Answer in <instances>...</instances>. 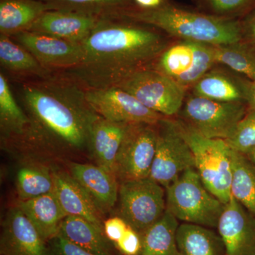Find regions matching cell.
<instances>
[{
    "label": "cell",
    "mask_w": 255,
    "mask_h": 255,
    "mask_svg": "<svg viewBox=\"0 0 255 255\" xmlns=\"http://www.w3.org/2000/svg\"><path fill=\"white\" fill-rule=\"evenodd\" d=\"M104 18L98 15L80 11L48 10L26 31L81 43Z\"/></svg>",
    "instance_id": "15"
},
{
    "label": "cell",
    "mask_w": 255,
    "mask_h": 255,
    "mask_svg": "<svg viewBox=\"0 0 255 255\" xmlns=\"http://www.w3.org/2000/svg\"><path fill=\"white\" fill-rule=\"evenodd\" d=\"M117 207V215L142 235L165 213V189L150 177L119 182Z\"/></svg>",
    "instance_id": "6"
},
{
    "label": "cell",
    "mask_w": 255,
    "mask_h": 255,
    "mask_svg": "<svg viewBox=\"0 0 255 255\" xmlns=\"http://www.w3.org/2000/svg\"><path fill=\"white\" fill-rule=\"evenodd\" d=\"M216 63L214 46L181 41L162 52L155 69L187 89L194 86Z\"/></svg>",
    "instance_id": "11"
},
{
    "label": "cell",
    "mask_w": 255,
    "mask_h": 255,
    "mask_svg": "<svg viewBox=\"0 0 255 255\" xmlns=\"http://www.w3.org/2000/svg\"><path fill=\"white\" fill-rule=\"evenodd\" d=\"M241 27L242 41L255 49V9L247 14L241 22Z\"/></svg>",
    "instance_id": "37"
},
{
    "label": "cell",
    "mask_w": 255,
    "mask_h": 255,
    "mask_svg": "<svg viewBox=\"0 0 255 255\" xmlns=\"http://www.w3.org/2000/svg\"><path fill=\"white\" fill-rule=\"evenodd\" d=\"M209 14L219 17L236 18L255 9V0H197Z\"/></svg>",
    "instance_id": "33"
},
{
    "label": "cell",
    "mask_w": 255,
    "mask_h": 255,
    "mask_svg": "<svg viewBox=\"0 0 255 255\" xmlns=\"http://www.w3.org/2000/svg\"><path fill=\"white\" fill-rule=\"evenodd\" d=\"M15 187L18 200L25 201L54 191L53 169L37 162L25 161L15 173Z\"/></svg>",
    "instance_id": "24"
},
{
    "label": "cell",
    "mask_w": 255,
    "mask_h": 255,
    "mask_svg": "<svg viewBox=\"0 0 255 255\" xmlns=\"http://www.w3.org/2000/svg\"><path fill=\"white\" fill-rule=\"evenodd\" d=\"M67 167L69 174L86 191L103 216L111 214L118 202L117 177L97 164L69 162Z\"/></svg>",
    "instance_id": "17"
},
{
    "label": "cell",
    "mask_w": 255,
    "mask_h": 255,
    "mask_svg": "<svg viewBox=\"0 0 255 255\" xmlns=\"http://www.w3.org/2000/svg\"><path fill=\"white\" fill-rule=\"evenodd\" d=\"M105 18L81 42V63L61 72L64 78L85 90L117 87L141 69L149 68L167 48V41L154 29Z\"/></svg>",
    "instance_id": "2"
},
{
    "label": "cell",
    "mask_w": 255,
    "mask_h": 255,
    "mask_svg": "<svg viewBox=\"0 0 255 255\" xmlns=\"http://www.w3.org/2000/svg\"><path fill=\"white\" fill-rule=\"evenodd\" d=\"M53 9L68 10L98 15L104 18H119L132 7L133 0H40Z\"/></svg>",
    "instance_id": "30"
},
{
    "label": "cell",
    "mask_w": 255,
    "mask_h": 255,
    "mask_svg": "<svg viewBox=\"0 0 255 255\" xmlns=\"http://www.w3.org/2000/svg\"><path fill=\"white\" fill-rule=\"evenodd\" d=\"M87 100L100 117L112 122L157 125L165 118L142 105L136 98L118 87L85 90Z\"/></svg>",
    "instance_id": "12"
},
{
    "label": "cell",
    "mask_w": 255,
    "mask_h": 255,
    "mask_svg": "<svg viewBox=\"0 0 255 255\" xmlns=\"http://www.w3.org/2000/svg\"><path fill=\"white\" fill-rule=\"evenodd\" d=\"M179 221L166 211L163 216L141 235L138 255H179L177 243Z\"/></svg>",
    "instance_id": "26"
},
{
    "label": "cell",
    "mask_w": 255,
    "mask_h": 255,
    "mask_svg": "<svg viewBox=\"0 0 255 255\" xmlns=\"http://www.w3.org/2000/svg\"><path fill=\"white\" fill-rule=\"evenodd\" d=\"M16 205L46 243L59 233L62 222L68 216L54 192L28 200H18Z\"/></svg>",
    "instance_id": "20"
},
{
    "label": "cell",
    "mask_w": 255,
    "mask_h": 255,
    "mask_svg": "<svg viewBox=\"0 0 255 255\" xmlns=\"http://www.w3.org/2000/svg\"><path fill=\"white\" fill-rule=\"evenodd\" d=\"M129 225L121 216H110L104 221V232L110 242L118 243L127 232Z\"/></svg>",
    "instance_id": "35"
},
{
    "label": "cell",
    "mask_w": 255,
    "mask_h": 255,
    "mask_svg": "<svg viewBox=\"0 0 255 255\" xmlns=\"http://www.w3.org/2000/svg\"><path fill=\"white\" fill-rule=\"evenodd\" d=\"M247 107L243 102H220L193 95L183 105V122L208 138L227 140L248 113Z\"/></svg>",
    "instance_id": "8"
},
{
    "label": "cell",
    "mask_w": 255,
    "mask_h": 255,
    "mask_svg": "<svg viewBox=\"0 0 255 255\" xmlns=\"http://www.w3.org/2000/svg\"><path fill=\"white\" fill-rule=\"evenodd\" d=\"M226 140L232 150L244 155L255 149V110L248 111Z\"/></svg>",
    "instance_id": "32"
},
{
    "label": "cell",
    "mask_w": 255,
    "mask_h": 255,
    "mask_svg": "<svg viewBox=\"0 0 255 255\" xmlns=\"http://www.w3.org/2000/svg\"><path fill=\"white\" fill-rule=\"evenodd\" d=\"M52 9L40 0H0V33L9 36L26 31L42 14Z\"/></svg>",
    "instance_id": "21"
},
{
    "label": "cell",
    "mask_w": 255,
    "mask_h": 255,
    "mask_svg": "<svg viewBox=\"0 0 255 255\" xmlns=\"http://www.w3.org/2000/svg\"><path fill=\"white\" fill-rule=\"evenodd\" d=\"M179 255H225L224 243L212 228L182 223L177 231Z\"/></svg>",
    "instance_id": "22"
},
{
    "label": "cell",
    "mask_w": 255,
    "mask_h": 255,
    "mask_svg": "<svg viewBox=\"0 0 255 255\" xmlns=\"http://www.w3.org/2000/svg\"><path fill=\"white\" fill-rule=\"evenodd\" d=\"M157 128V146L149 177L165 189L183 172L195 168V161L175 121L165 117Z\"/></svg>",
    "instance_id": "9"
},
{
    "label": "cell",
    "mask_w": 255,
    "mask_h": 255,
    "mask_svg": "<svg viewBox=\"0 0 255 255\" xmlns=\"http://www.w3.org/2000/svg\"><path fill=\"white\" fill-rule=\"evenodd\" d=\"M157 125H128L116 161L119 182L150 177L157 146Z\"/></svg>",
    "instance_id": "10"
},
{
    "label": "cell",
    "mask_w": 255,
    "mask_h": 255,
    "mask_svg": "<svg viewBox=\"0 0 255 255\" xmlns=\"http://www.w3.org/2000/svg\"><path fill=\"white\" fill-rule=\"evenodd\" d=\"M245 80H236L226 74L209 71L193 86L197 97L220 102H245Z\"/></svg>",
    "instance_id": "27"
},
{
    "label": "cell",
    "mask_w": 255,
    "mask_h": 255,
    "mask_svg": "<svg viewBox=\"0 0 255 255\" xmlns=\"http://www.w3.org/2000/svg\"><path fill=\"white\" fill-rule=\"evenodd\" d=\"M165 194L166 211L178 221L217 228L226 204L208 190L196 168L183 172Z\"/></svg>",
    "instance_id": "4"
},
{
    "label": "cell",
    "mask_w": 255,
    "mask_h": 255,
    "mask_svg": "<svg viewBox=\"0 0 255 255\" xmlns=\"http://www.w3.org/2000/svg\"><path fill=\"white\" fill-rule=\"evenodd\" d=\"M22 100L30 124L21 143L58 156L88 153L92 128L101 117L83 87L66 78L49 79L24 85Z\"/></svg>",
    "instance_id": "1"
},
{
    "label": "cell",
    "mask_w": 255,
    "mask_h": 255,
    "mask_svg": "<svg viewBox=\"0 0 255 255\" xmlns=\"http://www.w3.org/2000/svg\"><path fill=\"white\" fill-rule=\"evenodd\" d=\"M117 87L165 117L179 113L185 102V87L155 68L137 70Z\"/></svg>",
    "instance_id": "7"
},
{
    "label": "cell",
    "mask_w": 255,
    "mask_h": 255,
    "mask_svg": "<svg viewBox=\"0 0 255 255\" xmlns=\"http://www.w3.org/2000/svg\"><path fill=\"white\" fill-rule=\"evenodd\" d=\"M60 234L84 249L97 255H112L110 241L105 232L87 220L68 216L60 228Z\"/></svg>",
    "instance_id": "25"
},
{
    "label": "cell",
    "mask_w": 255,
    "mask_h": 255,
    "mask_svg": "<svg viewBox=\"0 0 255 255\" xmlns=\"http://www.w3.org/2000/svg\"><path fill=\"white\" fill-rule=\"evenodd\" d=\"M121 18L158 28L182 41L217 46L243 40L241 22L236 18L189 11L169 4L150 9L132 6Z\"/></svg>",
    "instance_id": "3"
},
{
    "label": "cell",
    "mask_w": 255,
    "mask_h": 255,
    "mask_svg": "<svg viewBox=\"0 0 255 255\" xmlns=\"http://www.w3.org/2000/svg\"><path fill=\"white\" fill-rule=\"evenodd\" d=\"M1 255H51L47 243L17 205L5 215L0 238Z\"/></svg>",
    "instance_id": "14"
},
{
    "label": "cell",
    "mask_w": 255,
    "mask_h": 255,
    "mask_svg": "<svg viewBox=\"0 0 255 255\" xmlns=\"http://www.w3.org/2000/svg\"><path fill=\"white\" fill-rule=\"evenodd\" d=\"M128 124L110 122L101 117L90 134L89 155L96 164L114 176L117 155Z\"/></svg>",
    "instance_id": "19"
},
{
    "label": "cell",
    "mask_w": 255,
    "mask_h": 255,
    "mask_svg": "<svg viewBox=\"0 0 255 255\" xmlns=\"http://www.w3.org/2000/svg\"><path fill=\"white\" fill-rule=\"evenodd\" d=\"M116 245L124 255H138L141 250V235L129 226L123 238Z\"/></svg>",
    "instance_id": "36"
},
{
    "label": "cell",
    "mask_w": 255,
    "mask_h": 255,
    "mask_svg": "<svg viewBox=\"0 0 255 255\" xmlns=\"http://www.w3.org/2000/svg\"><path fill=\"white\" fill-rule=\"evenodd\" d=\"M14 36L47 70L74 68L83 59L81 43L27 31L18 32Z\"/></svg>",
    "instance_id": "13"
},
{
    "label": "cell",
    "mask_w": 255,
    "mask_h": 255,
    "mask_svg": "<svg viewBox=\"0 0 255 255\" xmlns=\"http://www.w3.org/2000/svg\"><path fill=\"white\" fill-rule=\"evenodd\" d=\"M216 63L222 64L255 81V50L244 42L214 46Z\"/></svg>",
    "instance_id": "31"
},
{
    "label": "cell",
    "mask_w": 255,
    "mask_h": 255,
    "mask_svg": "<svg viewBox=\"0 0 255 255\" xmlns=\"http://www.w3.org/2000/svg\"><path fill=\"white\" fill-rule=\"evenodd\" d=\"M231 196L255 216V165L244 154L232 150Z\"/></svg>",
    "instance_id": "28"
},
{
    "label": "cell",
    "mask_w": 255,
    "mask_h": 255,
    "mask_svg": "<svg viewBox=\"0 0 255 255\" xmlns=\"http://www.w3.org/2000/svg\"><path fill=\"white\" fill-rule=\"evenodd\" d=\"M48 243L51 255H97L68 241L60 233Z\"/></svg>",
    "instance_id": "34"
},
{
    "label": "cell",
    "mask_w": 255,
    "mask_h": 255,
    "mask_svg": "<svg viewBox=\"0 0 255 255\" xmlns=\"http://www.w3.org/2000/svg\"><path fill=\"white\" fill-rule=\"evenodd\" d=\"M245 102L249 110H255V81L245 80Z\"/></svg>",
    "instance_id": "38"
},
{
    "label": "cell",
    "mask_w": 255,
    "mask_h": 255,
    "mask_svg": "<svg viewBox=\"0 0 255 255\" xmlns=\"http://www.w3.org/2000/svg\"><path fill=\"white\" fill-rule=\"evenodd\" d=\"M53 169L54 192L68 216L87 220L104 231L105 216L99 211L91 198L68 171Z\"/></svg>",
    "instance_id": "18"
},
{
    "label": "cell",
    "mask_w": 255,
    "mask_h": 255,
    "mask_svg": "<svg viewBox=\"0 0 255 255\" xmlns=\"http://www.w3.org/2000/svg\"><path fill=\"white\" fill-rule=\"evenodd\" d=\"M0 63L11 71L34 74L45 80L52 79L50 70L43 68L26 48L3 34L0 35Z\"/></svg>",
    "instance_id": "29"
},
{
    "label": "cell",
    "mask_w": 255,
    "mask_h": 255,
    "mask_svg": "<svg viewBox=\"0 0 255 255\" xmlns=\"http://www.w3.org/2000/svg\"><path fill=\"white\" fill-rule=\"evenodd\" d=\"M225 255H255V216L231 196L218 225Z\"/></svg>",
    "instance_id": "16"
},
{
    "label": "cell",
    "mask_w": 255,
    "mask_h": 255,
    "mask_svg": "<svg viewBox=\"0 0 255 255\" xmlns=\"http://www.w3.org/2000/svg\"><path fill=\"white\" fill-rule=\"evenodd\" d=\"M30 120L15 101L8 82L0 74V129L1 142L21 143L26 135Z\"/></svg>",
    "instance_id": "23"
},
{
    "label": "cell",
    "mask_w": 255,
    "mask_h": 255,
    "mask_svg": "<svg viewBox=\"0 0 255 255\" xmlns=\"http://www.w3.org/2000/svg\"></svg>",
    "instance_id": "41"
},
{
    "label": "cell",
    "mask_w": 255,
    "mask_h": 255,
    "mask_svg": "<svg viewBox=\"0 0 255 255\" xmlns=\"http://www.w3.org/2000/svg\"><path fill=\"white\" fill-rule=\"evenodd\" d=\"M140 7L150 9L155 8L162 4V0H133Z\"/></svg>",
    "instance_id": "39"
},
{
    "label": "cell",
    "mask_w": 255,
    "mask_h": 255,
    "mask_svg": "<svg viewBox=\"0 0 255 255\" xmlns=\"http://www.w3.org/2000/svg\"><path fill=\"white\" fill-rule=\"evenodd\" d=\"M187 140L195 168L208 190L226 204L231 199L232 149L226 140L208 138L183 121H175Z\"/></svg>",
    "instance_id": "5"
},
{
    "label": "cell",
    "mask_w": 255,
    "mask_h": 255,
    "mask_svg": "<svg viewBox=\"0 0 255 255\" xmlns=\"http://www.w3.org/2000/svg\"><path fill=\"white\" fill-rule=\"evenodd\" d=\"M247 157L255 165V149L246 155Z\"/></svg>",
    "instance_id": "40"
}]
</instances>
